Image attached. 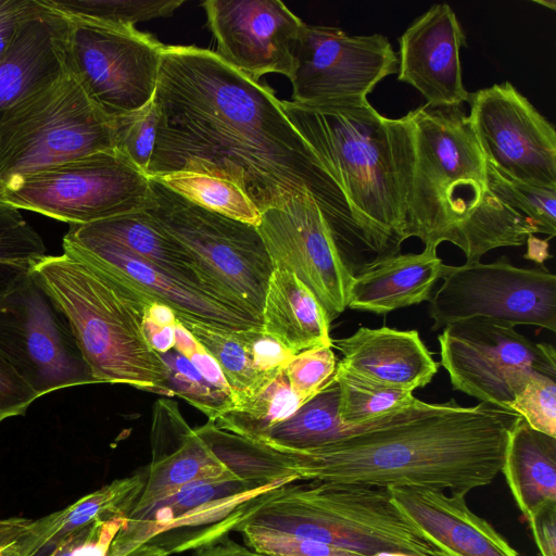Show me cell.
I'll return each instance as SVG.
<instances>
[{"instance_id":"obj_38","label":"cell","mask_w":556,"mask_h":556,"mask_svg":"<svg viewBox=\"0 0 556 556\" xmlns=\"http://www.w3.org/2000/svg\"><path fill=\"white\" fill-rule=\"evenodd\" d=\"M489 190L501 201L535 224L539 233L556 235V189L508 178L486 162Z\"/></svg>"},{"instance_id":"obj_55","label":"cell","mask_w":556,"mask_h":556,"mask_svg":"<svg viewBox=\"0 0 556 556\" xmlns=\"http://www.w3.org/2000/svg\"><path fill=\"white\" fill-rule=\"evenodd\" d=\"M526 243L528 244V251L525 255L526 258H532L542 262L546 257H551L548 254V239L540 240L534 235L529 236Z\"/></svg>"},{"instance_id":"obj_35","label":"cell","mask_w":556,"mask_h":556,"mask_svg":"<svg viewBox=\"0 0 556 556\" xmlns=\"http://www.w3.org/2000/svg\"><path fill=\"white\" fill-rule=\"evenodd\" d=\"M338 415L342 425L353 428L408 405L413 392L380 386L362 379L337 365Z\"/></svg>"},{"instance_id":"obj_22","label":"cell","mask_w":556,"mask_h":556,"mask_svg":"<svg viewBox=\"0 0 556 556\" xmlns=\"http://www.w3.org/2000/svg\"><path fill=\"white\" fill-rule=\"evenodd\" d=\"M339 366L367 381L413 392L431 382L439 369L417 330L361 327L332 340Z\"/></svg>"},{"instance_id":"obj_13","label":"cell","mask_w":556,"mask_h":556,"mask_svg":"<svg viewBox=\"0 0 556 556\" xmlns=\"http://www.w3.org/2000/svg\"><path fill=\"white\" fill-rule=\"evenodd\" d=\"M438 341L453 389L503 409L534 374L556 375L553 345L486 319L448 324Z\"/></svg>"},{"instance_id":"obj_26","label":"cell","mask_w":556,"mask_h":556,"mask_svg":"<svg viewBox=\"0 0 556 556\" xmlns=\"http://www.w3.org/2000/svg\"><path fill=\"white\" fill-rule=\"evenodd\" d=\"M501 472L529 522L556 503V438L534 430L520 417L508 431Z\"/></svg>"},{"instance_id":"obj_28","label":"cell","mask_w":556,"mask_h":556,"mask_svg":"<svg viewBox=\"0 0 556 556\" xmlns=\"http://www.w3.org/2000/svg\"><path fill=\"white\" fill-rule=\"evenodd\" d=\"M304 400L291 388L285 368L268 375L251 393L217 417L215 427L227 432L258 440L271 428L291 417Z\"/></svg>"},{"instance_id":"obj_9","label":"cell","mask_w":556,"mask_h":556,"mask_svg":"<svg viewBox=\"0 0 556 556\" xmlns=\"http://www.w3.org/2000/svg\"><path fill=\"white\" fill-rule=\"evenodd\" d=\"M146 212L193 257L216 290L263 325L274 267L256 226L210 212L150 177Z\"/></svg>"},{"instance_id":"obj_18","label":"cell","mask_w":556,"mask_h":556,"mask_svg":"<svg viewBox=\"0 0 556 556\" xmlns=\"http://www.w3.org/2000/svg\"><path fill=\"white\" fill-rule=\"evenodd\" d=\"M227 64L258 81L268 73L289 79L304 22L278 0H207L201 4Z\"/></svg>"},{"instance_id":"obj_19","label":"cell","mask_w":556,"mask_h":556,"mask_svg":"<svg viewBox=\"0 0 556 556\" xmlns=\"http://www.w3.org/2000/svg\"><path fill=\"white\" fill-rule=\"evenodd\" d=\"M397 79L417 89L432 108L460 106L468 101L462 75L464 29L447 3L433 4L399 38Z\"/></svg>"},{"instance_id":"obj_46","label":"cell","mask_w":556,"mask_h":556,"mask_svg":"<svg viewBox=\"0 0 556 556\" xmlns=\"http://www.w3.org/2000/svg\"><path fill=\"white\" fill-rule=\"evenodd\" d=\"M37 397V393L0 356V422L24 415Z\"/></svg>"},{"instance_id":"obj_42","label":"cell","mask_w":556,"mask_h":556,"mask_svg":"<svg viewBox=\"0 0 556 556\" xmlns=\"http://www.w3.org/2000/svg\"><path fill=\"white\" fill-rule=\"evenodd\" d=\"M333 345L318 346L295 354L285 367L291 388L307 402L333 378L337 358Z\"/></svg>"},{"instance_id":"obj_3","label":"cell","mask_w":556,"mask_h":556,"mask_svg":"<svg viewBox=\"0 0 556 556\" xmlns=\"http://www.w3.org/2000/svg\"><path fill=\"white\" fill-rule=\"evenodd\" d=\"M281 108L343 190L367 249L400 253L415 163L408 115L386 117L367 99Z\"/></svg>"},{"instance_id":"obj_31","label":"cell","mask_w":556,"mask_h":556,"mask_svg":"<svg viewBox=\"0 0 556 556\" xmlns=\"http://www.w3.org/2000/svg\"><path fill=\"white\" fill-rule=\"evenodd\" d=\"M194 430L239 479L264 485H285L299 480L283 457L264 444L218 429L210 420Z\"/></svg>"},{"instance_id":"obj_45","label":"cell","mask_w":556,"mask_h":556,"mask_svg":"<svg viewBox=\"0 0 556 556\" xmlns=\"http://www.w3.org/2000/svg\"><path fill=\"white\" fill-rule=\"evenodd\" d=\"M255 368L262 374H269L285 368L294 356L276 339L267 334L263 327H254L238 331Z\"/></svg>"},{"instance_id":"obj_56","label":"cell","mask_w":556,"mask_h":556,"mask_svg":"<svg viewBox=\"0 0 556 556\" xmlns=\"http://www.w3.org/2000/svg\"><path fill=\"white\" fill-rule=\"evenodd\" d=\"M126 556H168V554L157 546L143 544L128 553Z\"/></svg>"},{"instance_id":"obj_30","label":"cell","mask_w":556,"mask_h":556,"mask_svg":"<svg viewBox=\"0 0 556 556\" xmlns=\"http://www.w3.org/2000/svg\"><path fill=\"white\" fill-rule=\"evenodd\" d=\"M338 400L339 391L333 376L319 393L291 417L276 425L265 437L253 441L280 451H304L326 444L348 429L340 421Z\"/></svg>"},{"instance_id":"obj_41","label":"cell","mask_w":556,"mask_h":556,"mask_svg":"<svg viewBox=\"0 0 556 556\" xmlns=\"http://www.w3.org/2000/svg\"><path fill=\"white\" fill-rule=\"evenodd\" d=\"M509 409L534 430L556 438V375L534 374L516 394Z\"/></svg>"},{"instance_id":"obj_4","label":"cell","mask_w":556,"mask_h":556,"mask_svg":"<svg viewBox=\"0 0 556 556\" xmlns=\"http://www.w3.org/2000/svg\"><path fill=\"white\" fill-rule=\"evenodd\" d=\"M415 163L407 200L405 240L425 247L444 241L459 248L466 263L502 248L511 230L513 208L486 184V161L463 105L407 113Z\"/></svg>"},{"instance_id":"obj_54","label":"cell","mask_w":556,"mask_h":556,"mask_svg":"<svg viewBox=\"0 0 556 556\" xmlns=\"http://www.w3.org/2000/svg\"><path fill=\"white\" fill-rule=\"evenodd\" d=\"M92 525V523H91ZM89 526L70 534L64 538L53 549L50 556H72L74 549L79 544V542L84 539L86 533L89 530Z\"/></svg>"},{"instance_id":"obj_32","label":"cell","mask_w":556,"mask_h":556,"mask_svg":"<svg viewBox=\"0 0 556 556\" xmlns=\"http://www.w3.org/2000/svg\"><path fill=\"white\" fill-rule=\"evenodd\" d=\"M147 479L146 467L116 479L59 510V520L49 542L59 544L70 534L99 520L128 518L135 509Z\"/></svg>"},{"instance_id":"obj_51","label":"cell","mask_w":556,"mask_h":556,"mask_svg":"<svg viewBox=\"0 0 556 556\" xmlns=\"http://www.w3.org/2000/svg\"><path fill=\"white\" fill-rule=\"evenodd\" d=\"M193 556H265L248 546L225 538L216 543L203 546Z\"/></svg>"},{"instance_id":"obj_17","label":"cell","mask_w":556,"mask_h":556,"mask_svg":"<svg viewBox=\"0 0 556 556\" xmlns=\"http://www.w3.org/2000/svg\"><path fill=\"white\" fill-rule=\"evenodd\" d=\"M278 486L236 476L191 482L146 507L134 509L115 535L109 556H126L143 544L157 546L168 555L198 549L215 525Z\"/></svg>"},{"instance_id":"obj_15","label":"cell","mask_w":556,"mask_h":556,"mask_svg":"<svg viewBox=\"0 0 556 556\" xmlns=\"http://www.w3.org/2000/svg\"><path fill=\"white\" fill-rule=\"evenodd\" d=\"M397 68V55L380 34L351 36L338 27L304 23L294 49L291 101L324 105L365 100Z\"/></svg>"},{"instance_id":"obj_5","label":"cell","mask_w":556,"mask_h":556,"mask_svg":"<svg viewBox=\"0 0 556 556\" xmlns=\"http://www.w3.org/2000/svg\"><path fill=\"white\" fill-rule=\"evenodd\" d=\"M63 251L43 256L33 273L66 315L96 382L173 396L142 327L154 301L114 267L65 244Z\"/></svg>"},{"instance_id":"obj_25","label":"cell","mask_w":556,"mask_h":556,"mask_svg":"<svg viewBox=\"0 0 556 556\" xmlns=\"http://www.w3.org/2000/svg\"><path fill=\"white\" fill-rule=\"evenodd\" d=\"M263 330L293 355L332 345L330 320L308 288L293 274L274 269L262 312Z\"/></svg>"},{"instance_id":"obj_16","label":"cell","mask_w":556,"mask_h":556,"mask_svg":"<svg viewBox=\"0 0 556 556\" xmlns=\"http://www.w3.org/2000/svg\"><path fill=\"white\" fill-rule=\"evenodd\" d=\"M467 115L488 163L510 179L556 189L554 126L509 81L469 93Z\"/></svg>"},{"instance_id":"obj_59","label":"cell","mask_w":556,"mask_h":556,"mask_svg":"<svg viewBox=\"0 0 556 556\" xmlns=\"http://www.w3.org/2000/svg\"><path fill=\"white\" fill-rule=\"evenodd\" d=\"M534 2L544 4L546 7L549 5L552 10H555V1L554 0H552V1H541V0H539V1H534Z\"/></svg>"},{"instance_id":"obj_29","label":"cell","mask_w":556,"mask_h":556,"mask_svg":"<svg viewBox=\"0 0 556 556\" xmlns=\"http://www.w3.org/2000/svg\"><path fill=\"white\" fill-rule=\"evenodd\" d=\"M147 479L135 509L146 507L199 480L233 477L192 429L166 456L146 466Z\"/></svg>"},{"instance_id":"obj_52","label":"cell","mask_w":556,"mask_h":556,"mask_svg":"<svg viewBox=\"0 0 556 556\" xmlns=\"http://www.w3.org/2000/svg\"><path fill=\"white\" fill-rule=\"evenodd\" d=\"M35 522L25 517L0 518V549L29 532Z\"/></svg>"},{"instance_id":"obj_58","label":"cell","mask_w":556,"mask_h":556,"mask_svg":"<svg viewBox=\"0 0 556 556\" xmlns=\"http://www.w3.org/2000/svg\"><path fill=\"white\" fill-rule=\"evenodd\" d=\"M375 556H415L412 554H406L402 552H380L376 554Z\"/></svg>"},{"instance_id":"obj_48","label":"cell","mask_w":556,"mask_h":556,"mask_svg":"<svg viewBox=\"0 0 556 556\" xmlns=\"http://www.w3.org/2000/svg\"><path fill=\"white\" fill-rule=\"evenodd\" d=\"M38 7V0H0V61L11 47L21 23Z\"/></svg>"},{"instance_id":"obj_23","label":"cell","mask_w":556,"mask_h":556,"mask_svg":"<svg viewBox=\"0 0 556 556\" xmlns=\"http://www.w3.org/2000/svg\"><path fill=\"white\" fill-rule=\"evenodd\" d=\"M38 2V9L21 23L0 61V125L13 103L67 68L70 20L42 0Z\"/></svg>"},{"instance_id":"obj_6","label":"cell","mask_w":556,"mask_h":556,"mask_svg":"<svg viewBox=\"0 0 556 556\" xmlns=\"http://www.w3.org/2000/svg\"><path fill=\"white\" fill-rule=\"evenodd\" d=\"M251 528L312 540L364 556L402 552L433 556L386 488L311 480L271 489L248 502L206 535L213 544Z\"/></svg>"},{"instance_id":"obj_37","label":"cell","mask_w":556,"mask_h":556,"mask_svg":"<svg viewBox=\"0 0 556 556\" xmlns=\"http://www.w3.org/2000/svg\"><path fill=\"white\" fill-rule=\"evenodd\" d=\"M68 18L132 27L138 22L170 16L185 0H42Z\"/></svg>"},{"instance_id":"obj_44","label":"cell","mask_w":556,"mask_h":556,"mask_svg":"<svg viewBox=\"0 0 556 556\" xmlns=\"http://www.w3.org/2000/svg\"><path fill=\"white\" fill-rule=\"evenodd\" d=\"M174 350L186 357L211 384L232 394L217 362L178 319L175 325Z\"/></svg>"},{"instance_id":"obj_20","label":"cell","mask_w":556,"mask_h":556,"mask_svg":"<svg viewBox=\"0 0 556 556\" xmlns=\"http://www.w3.org/2000/svg\"><path fill=\"white\" fill-rule=\"evenodd\" d=\"M63 244L88 254L123 273L154 301L173 309L177 318H189L227 330L263 327L249 313L178 279L121 244L71 225Z\"/></svg>"},{"instance_id":"obj_21","label":"cell","mask_w":556,"mask_h":556,"mask_svg":"<svg viewBox=\"0 0 556 556\" xmlns=\"http://www.w3.org/2000/svg\"><path fill=\"white\" fill-rule=\"evenodd\" d=\"M387 489L433 556H519L489 521L467 506L464 495L427 488Z\"/></svg>"},{"instance_id":"obj_53","label":"cell","mask_w":556,"mask_h":556,"mask_svg":"<svg viewBox=\"0 0 556 556\" xmlns=\"http://www.w3.org/2000/svg\"><path fill=\"white\" fill-rule=\"evenodd\" d=\"M144 318L159 326H175L177 316L168 306L154 302L147 311Z\"/></svg>"},{"instance_id":"obj_27","label":"cell","mask_w":556,"mask_h":556,"mask_svg":"<svg viewBox=\"0 0 556 556\" xmlns=\"http://www.w3.org/2000/svg\"><path fill=\"white\" fill-rule=\"evenodd\" d=\"M80 226L91 233L121 244L159 269L235 305L216 290L184 245L146 211Z\"/></svg>"},{"instance_id":"obj_11","label":"cell","mask_w":556,"mask_h":556,"mask_svg":"<svg viewBox=\"0 0 556 556\" xmlns=\"http://www.w3.org/2000/svg\"><path fill=\"white\" fill-rule=\"evenodd\" d=\"M0 356L38 397L97 383L66 315L33 270L0 295Z\"/></svg>"},{"instance_id":"obj_33","label":"cell","mask_w":556,"mask_h":556,"mask_svg":"<svg viewBox=\"0 0 556 556\" xmlns=\"http://www.w3.org/2000/svg\"><path fill=\"white\" fill-rule=\"evenodd\" d=\"M190 202L226 217L257 226L262 214L235 184L216 176L178 172L155 177Z\"/></svg>"},{"instance_id":"obj_43","label":"cell","mask_w":556,"mask_h":556,"mask_svg":"<svg viewBox=\"0 0 556 556\" xmlns=\"http://www.w3.org/2000/svg\"><path fill=\"white\" fill-rule=\"evenodd\" d=\"M245 546L265 556H364L320 542L298 539L280 533L242 528Z\"/></svg>"},{"instance_id":"obj_34","label":"cell","mask_w":556,"mask_h":556,"mask_svg":"<svg viewBox=\"0 0 556 556\" xmlns=\"http://www.w3.org/2000/svg\"><path fill=\"white\" fill-rule=\"evenodd\" d=\"M214 357L233 394V401L251 393L269 374L260 372L238 331L212 327L189 318H177ZM274 372V371H273Z\"/></svg>"},{"instance_id":"obj_1","label":"cell","mask_w":556,"mask_h":556,"mask_svg":"<svg viewBox=\"0 0 556 556\" xmlns=\"http://www.w3.org/2000/svg\"><path fill=\"white\" fill-rule=\"evenodd\" d=\"M153 102L159 121L149 177L178 172L220 177L238 186L261 214L309 192L325 206L353 215L273 89L215 51L165 46Z\"/></svg>"},{"instance_id":"obj_47","label":"cell","mask_w":556,"mask_h":556,"mask_svg":"<svg viewBox=\"0 0 556 556\" xmlns=\"http://www.w3.org/2000/svg\"><path fill=\"white\" fill-rule=\"evenodd\" d=\"M58 520L59 511L36 519L29 532L0 549V556H33L51 540Z\"/></svg>"},{"instance_id":"obj_7","label":"cell","mask_w":556,"mask_h":556,"mask_svg":"<svg viewBox=\"0 0 556 556\" xmlns=\"http://www.w3.org/2000/svg\"><path fill=\"white\" fill-rule=\"evenodd\" d=\"M114 118L68 67L13 103L0 125V189L49 166L115 149Z\"/></svg>"},{"instance_id":"obj_14","label":"cell","mask_w":556,"mask_h":556,"mask_svg":"<svg viewBox=\"0 0 556 556\" xmlns=\"http://www.w3.org/2000/svg\"><path fill=\"white\" fill-rule=\"evenodd\" d=\"M68 20L66 64L90 99L111 117L149 104L165 45L135 26Z\"/></svg>"},{"instance_id":"obj_2","label":"cell","mask_w":556,"mask_h":556,"mask_svg":"<svg viewBox=\"0 0 556 556\" xmlns=\"http://www.w3.org/2000/svg\"><path fill=\"white\" fill-rule=\"evenodd\" d=\"M519 418L486 403L463 406L455 400L427 403L415 397L318 447L275 451L299 480L427 488L466 496L501 472L508 431Z\"/></svg>"},{"instance_id":"obj_40","label":"cell","mask_w":556,"mask_h":556,"mask_svg":"<svg viewBox=\"0 0 556 556\" xmlns=\"http://www.w3.org/2000/svg\"><path fill=\"white\" fill-rule=\"evenodd\" d=\"M159 113L153 100L114 118L115 149L147 174L155 146Z\"/></svg>"},{"instance_id":"obj_57","label":"cell","mask_w":556,"mask_h":556,"mask_svg":"<svg viewBox=\"0 0 556 556\" xmlns=\"http://www.w3.org/2000/svg\"><path fill=\"white\" fill-rule=\"evenodd\" d=\"M58 544L53 542H48L45 544L36 554L33 556H50V554L53 552V549L56 547Z\"/></svg>"},{"instance_id":"obj_24","label":"cell","mask_w":556,"mask_h":556,"mask_svg":"<svg viewBox=\"0 0 556 556\" xmlns=\"http://www.w3.org/2000/svg\"><path fill=\"white\" fill-rule=\"evenodd\" d=\"M444 263L437 248L420 253H397L364 263L348 292L346 308L386 315L399 308L429 301Z\"/></svg>"},{"instance_id":"obj_49","label":"cell","mask_w":556,"mask_h":556,"mask_svg":"<svg viewBox=\"0 0 556 556\" xmlns=\"http://www.w3.org/2000/svg\"><path fill=\"white\" fill-rule=\"evenodd\" d=\"M528 525L541 556H556V503L542 508Z\"/></svg>"},{"instance_id":"obj_36","label":"cell","mask_w":556,"mask_h":556,"mask_svg":"<svg viewBox=\"0 0 556 556\" xmlns=\"http://www.w3.org/2000/svg\"><path fill=\"white\" fill-rule=\"evenodd\" d=\"M46 255L38 232L17 208L0 200V295L29 275Z\"/></svg>"},{"instance_id":"obj_12","label":"cell","mask_w":556,"mask_h":556,"mask_svg":"<svg viewBox=\"0 0 556 556\" xmlns=\"http://www.w3.org/2000/svg\"><path fill=\"white\" fill-rule=\"evenodd\" d=\"M441 279L429 300L433 331L470 318L556 331V276L544 267H518L502 256L492 263L444 264Z\"/></svg>"},{"instance_id":"obj_10","label":"cell","mask_w":556,"mask_h":556,"mask_svg":"<svg viewBox=\"0 0 556 556\" xmlns=\"http://www.w3.org/2000/svg\"><path fill=\"white\" fill-rule=\"evenodd\" d=\"M0 200L17 210L86 225L146 211L152 190L150 177L114 149L16 177L0 189Z\"/></svg>"},{"instance_id":"obj_8","label":"cell","mask_w":556,"mask_h":556,"mask_svg":"<svg viewBox=\"0 0 556 556\" xmlns=\"http://www.w3.org/2000/svg\"><path fill=\"white\" fill-rule=\"evenodd\" d=\"M256 227L274 269L295 275L330 323L346 309L349 288L359 269L357 247L368 250L353 217L306 192L262 213Z\"/></svg>"},{"instance_id":"obj_39","label":"cell","mask_w":556,"mask_h":556,"mask_svg":"<svg viewBox=\"0 0 556 556\" xmlns=\"http://www.w3.org/2000/svg\"><path fill=\"white\" fill-rule=\"evenodd\" d=\"M166 367L165 387L203 413L210 421L235 405L233 395L211 384L194 366L174 349L161 354Z\"/></svg>"},{"instance_id":"obj_50","label":"cell","mask_w":556,"mask_h":556,"mask_svg":"<svg viewBox=\"0 0 556 556\" xmlns=\"http://www.w3.org/2000/svg\"><path fill=\"white\" fill-rule=\"evenodd\" d=\"M142 327L148 343L156 353L165 354L174 349L175 326H159L143 318Z\"/></svg>"}]
</instances>
